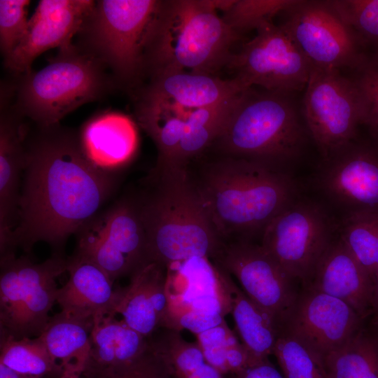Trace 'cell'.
<instances>
[{
  "mask_svg": "<svg viewBox=\"0 0 378 378\" xmlns=\"http://www.w3.org/2000/svg\"><path fill=\"white\" fill-rule=\"evenodd\" d=\"M27 136L26 158L11 248L29 252L38 242L54 253L98 213L114 191L115 172L97 167L79 134L56 125Z\"/></svg>",
  "mask_w": 378,
  "mask_h": 378,
  "instance_id": "cell-1",
  "label": "cell"
},
{
  "mask_svg": "<svg viewBox=\"0 0 378 378\" xmlns=\"http://www.w3.org/2000/svg\"><path fill=\"white\" fill-rule=\"evenodd\" d=\"M188 174L224 241L262 236L298 200L296 183L284 169L257 160L219 155Z\"/></svg>",
  "mask_w": 378,
  "mask_h": 378,
  "instance_id": "cell-2",
  "label": "cell"
},
{
  "mask_svg": "<svg viewBox=\"0 0 378 378\" xmlns=\"http://www.w3.org/2000/svg\"><path fill=\"white\" fill-rule=\"evenodd\" d=\"M238 36L212 0L160 1L145 43L144 75H214L227 66Z\"/></svg>",
  "mask_w": 378,
  "mask_h": 378,
  "instance_id": "cell-3",
  "label": "cell"
},
{
  "mask_svg": "<svg viewBox=\"0 0 378 378\" xmlns=\"http://www.w3.org/2000/svg\"><path fill=\"white\" fill-rule=\"evenodd\" d=\"M151 189L137 199L150 262L164 267L194 257L214 260L224 240L188 172L147 177Z\"/></svg>",
  "mask_w": 378,
  "mask_h": 378,
  "instance_id": "cell-4",
  "label": "cell"
},
{
  "mask_svg": "<svg viewBox=\"0 0 378 378\" xmlns=\"http://www.w3.org/2000/svg\"><path fill=\"white\" fill-rule=\"evenodd\" d=\"M304 143V130L288 94L251 87L238 97L212 146L220 155L284 169L300 155Z\"/></svg>",
  "mask_w": 378,
  "mask_h": 378,
  "instance_id": "cell-5",
  "label": "cell"
},
{
  "mask_svg": "<svg viewBox=\"0 0 378 378\" xmlns=\"http://www.w3.org/2000/svg\"><path fill=\"white\" fill-rule=\"evenodd\" d=\"M106 69L78 46L59 50L43 69L20 75L15 85V107L37 127L58 125L78 107L98 100L118 87Z\"/></svg>",
  "mask_w": 378,
  "mask_h": 378,
  "instance_id": "cell-6",
  "label": "cell"
},
{
  "mask_svg": "<svg viewBox=\"0 0 378 378\" xmlns=\"http://www.w3.org/2000/svg\"><path fill=\"white\" fill-rule=\"evenodd\" d=\"M158 0H100L78 34V46L111 71L118 87L144 75V52Z\"/></svg>",
  "mask_w": 378,
  "mask_h": 378,
  "instance_id": "cell-7",
  "label": "cell"
},
{
  "mask_svg": "<svg viewBox=\"0 0 378 378\" xmlns=\"http://www.w3.org/2000/svg\"><path fill=\"white\" fill-rule=\"evenodd\" d=\"M68 258L53 255L41 262L15 253L1 256L0 335L38 337L57 302L56 279L67 272Z\"/></svg>",
  "mask_w": 378,
  "mask_h": 378,
  "instance_id": "cell-8",
  "label": "cell"
},
{
  "mask_svg": "<svg viewBox=\"0 0 378 378\" xmlns=\"http://www.w3.org/2000/svg\"><path fill=\"white\" fill-rule=\"evenodd\" d=\"M74 254L99 267L114 282L150 262L137 199L125 198L99 212L76 234Z\"/></svg>",
  "mask_w": 378,
  "mask_h": 378,
  "instance_id": "cell-9",
  "label": "cell"
},
{
  "mask_svg": "<svg viewBox=\"0 0 378 378\" xmlns=\"http://www.w3.org/2000/svg\"><path fill=\"white\" fill-rule=\"evenodd\" d=\"M303 98L307 129L326 158L351 143L363 121L360 96L340 69L312 65Z\"/></svg>",
  "mask_w": 378,
  "mask_h": 378,
  "instance_id": "cell-10",
  "label": "cell"
},
{
  "mask_svg": "<svg viewBox=\"0 0 378 378\" xmlns=\"http://www.w3.org/2000/svg\"><path fill=\"white\" fill-rule=\"evenodd\" d=\"M260 245L302 286L309 281L332 239L330 218L313 202L297 200L266 227Z\"/></svg>",
  "mask_w": 378,
  "mask_h": 378,
  "instance_id": "cell-11",
  "label": "cell"
},
{
  "mask_svg": "<svg viewBox=\"0 0 378 378\" xmlns=\"http://www.w3.org/2000/svg\"><path fill=\"white\" fill-rule=\"evenodd\" d=\"M227 66L248 88L288 94L306 87L312 64L286 28L272 22L258 29Z\"/></svg>",
  "mask_w": 378,
  "mask_h": 378,
  "instance_id": "cell-12",
  "label": "cell"
},
{
  "mask_svg": "<svg viewBox=\"0 0 378 378\" xmlns=\"http://www.w3.org/2000/svg\"><path fill=\"white\" fill-rule=\"evenodd\" d=\"M213 260L237 279L245 294L269 313L279 328L300 290L295 280L264 248L251 240L225 241Z\"/></svg>",
  "mask_w": 378,
  "mask_h": 378,
  "instance_id": "cell-13",
  "label": "cell"
},
{
  "mask_svg": "<svg viewBox=\"0 0 378 378\" xmlns=\"http://www.w3.org/2000/svg\"><path fill=\"white\" fill-rule=\"evenodd\" d=\"M286 28L312 65L340 69L361 63L356 34L330 1H303L284 12Z\"/></svg>",
  "mask_w": 378,
  "mask_h": 378,
  "instance_id": "cell-14",
  "label": "cell"
},
{
  "mask_svg": "<svg viewBox=\"0 0 378 378\" xmlns=\"http://www.w3.org/2000/svg\"><path fill=\"white\" fill-rule=\"evenodd\" d=\"M364 326L365 320L344 301L303 287L279 329L301 340L323 359Z\"/></svg>",
  "mask_w": 378,
  "mask_h": 378,
  "instance_id": "cell-15",
  "label": "cell"
},
{
  "mask_svg": "<svg viewBox=\"0 0 378 378\" xmlns=\"http://www.w3.org/2000/svg\"><path fill=\"white\" fill-rule=\"evenodd\" d=\"M96 1L91 0H41L27 31L13 52L4 59L5 66L21 75L31 70L34 59L45 51L71 47Z\"/></svg>",
  "mask_w": 378,
  "mask_h": 378,
  "instance_id": "cell-16",
  "label": "cell"
},
{
  "mask_svg": "<svg viewBox=\"0 0 378 378\" xmlns=\"http://www.w3.org/2000/svg\"><path fill=\"white\" fill-rule=\"evenodd\" d=\"M316 183L329 200L347 213L378 209V153L352 141L323 158Z\"/></svg>",
  "mask_w": 378,
  "mask_h": 378,
  "instance_id": "cell-17",
  "label": "cell"
},
{
  "mask_svg": "<svg viewBox=\"0 0 378 378\" xmlns=\"http://www.w3.org/2000/svg\"><path fill=\"white\" fill-rule=\"evenodd\" d=\"M13 97L1 94L0 112V250L13 253L11 239L17 224L21 177L25 166L27 130L11 104Z\"/></svg>",
  "mask_w": 378,
  "mask_h": 378,
  "instance_id": "cell-18",
  "label": "cell"
},
{
  "mask_svg": "<svg viewBox=\"0 0 378 378\" xmlns=\"http://www.w3.org/2000/svg\"><path fill=\"white\" fill-rule=\"evenodd\" d=\"M374 282L342 241L333 239L303 286L336 298L363 319L371 316Z\"/></svg>",
  "mask_w": 378,
  "mask_h": 378,
  "instance_id": "cell-19",
  "label": "cell"
},
{
  "mask_svg": "<svg viewBox=\"0 0 378 378\" xmlns=\"http://www.w3.org/2000/svg\"><path fill=\"white\" fill-rule=\"evenodd\" d=\"M168 312L167 267L155 262L144 265L121 288L115 313L132 329L149 339L165 328Z\"/></svg>",
  "mask_w": 378,
  "mask_h": 378,
  "instance_id": "cell-20",
  "label": "cell"
},
{
  "mask_svg": "<svg viewBox=\"0 0 378 378\" xmlns=\"http://www.w3.org/2000/svg\"><path fill=\"white\" fill-rule=\"evenodd\" d=\"M67 272L69 279L57 295L61 312L85 319L116 314L121 288L113 289V282L99 267L74 253L68 258Z\"/></svg>",
  "mask_w": 378,
  "mask_h": 378,
  "instance_id": "cell-21",
  "label": "cell"
},
{
  "mask_svg": "<svg viewBox=\"0 0 378 378\" xmlns=\"http://www.w3.org/2000/svg\"><path fill=\"white\" fill-rule=\"evenodd\" d=\"M248 88L234 77L225 80L214 75L177 71L150 77L148 85L140 95L192 110L220 104Z\"/></svg>",
  "mask_w": 378,
  "mask_h": 378,
  "instance_id": "cell-22",
  "label": "cell"
},
{
  "mask_svg": "<svg viewBox=\"0 0 378 378\" xmlns=\"http://www.w3.org/2000/svg\"><path fill=\"white\" fill-rule=\"evenodd\" d=\"M79 139L88 158L99 168L115 172L133 158L139 137L134 122L125 114L104 112L82 127Z\"/></svg>",
  "mask_w": 378,
  "mask_h": 378,
  "instance_id": "cell-23",
  "label": "cell"
},
{
  "mask_svg": "<svg viewBox=\"0 0 378 378\" xmlns=\"http://www.w3.org/2000/svg\"><path fill=\"white\" fill-rule=\"evenodd\" d=\"M222 290L241 343L255 364L273 354L279 326L273 317L251 300L232 280V276L215 262Z\"/></svg>",
  "mask_w": 378,
  "mask_h": 378,
  "instance_id": "cell-24",
  "label": "cell"
},
{
  "mask_svg": "<svg viewBox=\"0 0 378 378\" xmlns=\"http://www.w3.org/2000/svg\"><path fill=\"white\" fill-rule=\"evenodd\" d=\"M150 340L130 327L115 314L93 318L90 351L84 370H97L132 363L143 355Z\"/></svg>",
  "mask_w": 378,
  "mask_h": 378,
  "instance_id": "cell-25",
  "label": "cell"
},
{
  "mask_svg": "<svg viewBox=\"0 0 378 378\" xmlns=\"http://www.w3.org/2000/svg\"><path fill=\"white\" fill-rule=\"evenodd\" d=\"M93 319H85L64 312L50 318L39 335L52 359L64 370L76 364L85 366L90 351Z\"/></svg>",
  "mask_w": 378,
  "mask_h": 378,
  "instance_id": "cell-26",
  "label": "cell"
},
{
  "mask_svg": "<svg viewBox=\"0 0 378 378\" xmlns=\"http://www.w3.org/2000/svg\"><path fill=\"white\" fill-rule=\"evenodd\" d=\"M323 363L327 378H378V330L364 326Z\"/></svg>",
  "mask_w": 378,
  "mask_h": 378,
  "instance_id": "cell-27",
  "label": "cell"
},
{
  "mask_svg": "<svg viewBox=\"0 0 378 378\" xmlns=\"http://www.w3.org/2000/svg\"><path fill=\"white\" fill-rule=\"evenodd\" d=\"M0 363L19 373L38 378H59L64 372L39 336L15 339L0 335Z\"/></svg>",
  "mask_w": 378,
  "mask_h": 378,
  "instance_id": "cell-28",
  "label": "cell"
},
{
  "mask_svg": "<svg viewBox=\"0 0 378 378\" xmlns=\"http://www.w3.org/2000/svg\"><path fill=\"white\" fill-rule=\"evenodd\" d=\"M340 239L374 282L378 270V209L347 213L340 226Z\"/></svg>",
  "mask_w": 378,
  "mask_h": 378,
  "instance_id": "cell-29",
  "label": "cell"
},
{
  "mask_svg": "<svg viewBox=\"0 0 378 378\" xmlns=\"http://www.w3.org/2000/svg\"><path fill=\"white\" fill-rule=\"evenodd\" d=\"M196 337L206 361L223 374H236L255 365L225 321Z\"/></svg>",
  "mask_w": 378,
  "mask_h": 378,
  "instance_id": "cell-30",
  "label": "cell"
},
{
  "mask_svg": "<svg viewBox=\"0 0 378 378\" xmlns=\"http://www.w3.org/2000/svg\"><path fill=\"white\" fill-rule=\"evenodd\" d=\"M273 355L284 378H327L323 358L301 340L280 329Z\"/></svg>",
  "mask_w": 378,
  "mask_h": 378,
  "instance_id": "cell-31",
  "label": "cell"
},
{
  "mask_svg": "<svg viewBox=\"0 0 378 378\" xmlns=\"http://www.w3.org/2000/svg\"><path fill=\"white\" fill-rule=\"evenodd\" d=\"M298 0H230L223 10V20L237 34L272 22Z\"/></svg>",
  "mask_w": 378,
  "mask_h": 378,
  "instance_id": "cell-32",
  "label": "cell"
},
{
  "mask_svg": "<svg viewBox=\"0 0 378 378\" xmlns=\"http://www.w3.org/2000/svg\"><path fill=\"white\" fill-rule=\"evenodd\" d=\"M150 342L163 360L172 378L206 362L197 342L186 341L179 331L167 329L156 341L150 340Z\"/></svg>",
  "mask_w": 378,
  "mask_h": 378,
  "instance_id": "cell-33",
  "label": "cell"
},
{
  "mask_svg": "<svg viewBox=\"0 0 378 378\" xmlns=\"http://www.w3.org/2000/svg\"><path fill=\"white\" fill-rule=\"evenodd\" d=\"M29 3V0L0 1V48L4 59L13 52L27 31Z\"/></svg>",
  "mask_w": 378,
  "mask_h": 378,
  "instance_id": "cell-34",
  "label": "cell"
},
{
  "mask_svg": "<svg viewBox=\"0 0 378 378\" xmlns=\"http://www.w3.org/2000/svg\"><path fill=\"white\" fill-rule=\"evenodd\" d=\"M80 378H172L165 364L151 346L128 364L97 370H85Z\"/></svg>",
  "mask_w": 378,
  "mask_h": 378,
  "instance_id": "cell-35",
  "label": "cell"
},
{
  "mask_svg": "<svg viewBox=\"0 0 378 378\" xmlns=\"http://www.w3.org/2000/svg\"><path fill=\"white\" fill-rule=\"evenodd\" d=\"M331 4L354 31L378 39V0H334Z\"/></svg>",
  "mask_w": 378,
  "mask_h": 378,
  "instance_id": "cell-36",
  "label": "cell"
},
{
  "mask_svg": "<svg viewBox=\"0 0 378 378\" xmlns=\"http://www.w3.org/2000/svg\"><path fill=\"white\" fill-rule=\"evenodd\" d=\"M358 76L353 80L360 96L363 121L378 136V60L360 68Z\"/></svg>",
  "mask_w": 378,
  "mask_h": 378,
  "instance_id": "cell-37",
  "label": "cell"
},
{
  "mask_svg": "<svg viewBox=\"0 0 378 378\" xmlns=\"http://www.w3.org/2000/svg\"><path fill=\"white\" fill-rule=\"evenodd\" d=\"M234 378H284V377L269 359H267L234 374Z\"/></svg>",
  "mask_w": 378,
  "mask_h": 378,
  "instance_id": "cell-38",
  "label": "cell"
},
{
  "mask_svg": "<svg viewBox=\"0 0 378 378\" xmlns=\"http://www.w3.org/2000/svg\"><path fill=\"white\" fill-rule=\"evenodd\" d=\"M223 375L206 361L176 378H223Z\"/></svg>",
  "mask_w": 378,
  "mask_h": 378,
  "instance_id": "cell-39",
  "label": "cell"
},
{
  "mask_svg": "<svg viewBox=\"0 0 378 378\" xmlns=\"http://www.w3.org/2000/svg\"><path fill=\"white\" fill-rule=\"evenodd\" d=\"M371 317V326L378 328V270L374 279Z\"/></svg>",
  "mask_w": 378,
  "mask_h": 378,
  "instance_id": "cell-40",
  "label": "cell"
},
{
  "mask_svg": "<svg viewBox=\"0 0 378 378\" xmlns=\"http://www.w3.org/2000/svg\"><path fill=\"white\" fill-rule=\"evenodd\" d=\"M85 366L74 364L64 368L63 373L59 378H80Z\"/></svg>",
  "mask_w": 378,
  "mask_h": 378,
  "instance_id": "cell-41",
  "label": "cell"
},
{
  "mask_svg": "<svg viewBox=\"0 0 378 378\" xmlns=\"http://www.w3.org/2000/svg\"><path fill=\"white\" fill-rule=\"evenodd\" d=\"M0 378H38L19 373L0 363Z\"/></svg>",
  "mask_w": 378,
  "mask_h": 378,
  "instance_id": "cell-42",
  "label": "cell"
},
{
  "mask_svg": "<svg viewBox=\"0 0 378 378\" xmlns=\"http://www.w3.org/2000/svg\"><path fill=\"white\" fill-rule=\"evenodd\" d=\"M377 329L378 330V328Z\"/></svg>",
  "mask_w": 378,
  "mask_h": 378,
  "instance_id": "cell-43",
  "label": "cell"
}]
</instances>
